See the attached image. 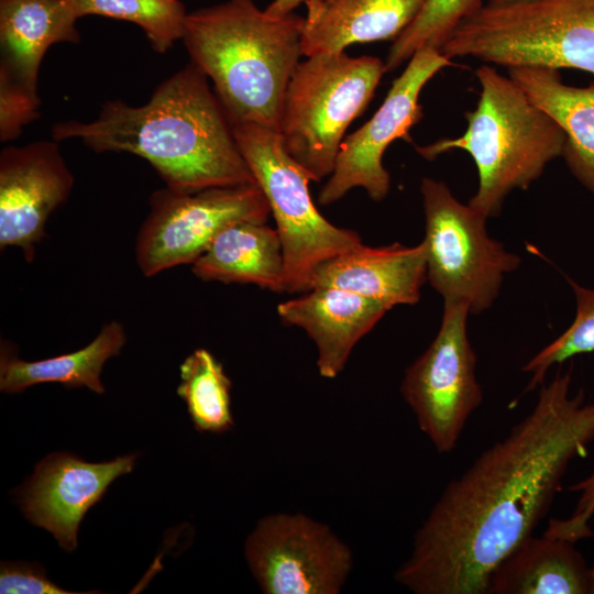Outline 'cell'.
Instances as JSON below:
<instances>
[{"mask_svg":"<svg viewBox=\"0 0 594 594\" xmlns=\"http://www.w3.org/2000/svg\"><path fill=\"white\" fill-rule=\"evenodd\" d=\"M572 369L541 385L532 409L448 483L395 581L417 594H486L494 569L549 510L572 460L594 441V402L571 395Z\"/></svg>","mask_w":594,"mask_h":594,"instance_id":"1","label":"cell"},{"mask_svg":"<svg viewBox=\"0 0 594 594\" xmlns=\"http://www.w3.org/2000/svg\"><path fill=\"white\" fill-rule=\"evenodd\" d=\"M207 78L190 62L161 82L145 105L108 101L91 122L56 123L53 140L78 139L97 153L140 156L177 191L253 183L232 124Z\"/></svg>","mask_w":594,"mask_h":594,"instance_id":"2","label":"cell"},{"mask_svg":"<svg viewBox=\"0 0 594 594\" xmlns=\"http://www.w3.org/2000/svg\"><path fill=\"white\" fill-rule=\"evenodd\" d=\"M305 18H274L253 0H228L188 13L190 62L211 79L231 124L279 131L286 88L302 55Z\"/></svg>","mask_w":594,"mask_h":594,"instance_id":"3","label":"cell"},{"mask_svg":"<svg viewBox=\"0 0 594 594\" xmlns=\"http://www.w3.org/2000/svg\"><path fill=\"white\" fill-rule=\"evenodd\" d=\"M475 76L480 98L465 113V132L419 146L417 152L429 161L452 150L469 153L479 173V187L469 205L488 219L501 213L513 190L529 188L562 155L565 135L509 76L488 64L480 66Z\"/></svg>","mask_w":594,"mask_h":594,"instance_id":"4","label":"cell"},{"mask_svg":"<svg viewBox=\"0 0 594 594\" xmlns=\"http://www.w3.org/2000/svg\"><path fill=\"white\" fill-rule=\"evenodd\" d=\"M440 52L509 68H572L594 75V0L486 3Z\"/></svg>","mask_w":594,"mask_h":594,"instance_id":"5","label":"cell"},{"mask_svg":"<svg viewBox=\"0 0 594 594\" xmlns=\"http://www.w3.org/2000/svg\"><path fill=\"white\" fill-rule=\"evenodd\" d=\"M384 62L323 52L299 62L285 91L279 133L287 152L315 182L330 176L345 131L369 106Z\"/></svg>","mask_w":594,"mask_h":594,"instance_id":"6","label":"cell"},{"mask_svg":"<svg viewBox=\"0 0 594 594\" xmlns=\"http://www.w3.org/2000/svg\"><path fill=\"white\" fill-rule=\"evenodd\" d=\"M232 131L276 222L284 253L283 292L306 293L316 270L361 244V238L317 210L309 193L314 179L287 152L279 131L253 123H234Z\"/></svg>","mask_w":594,"mask_h":594,"instance_id":"7","label":"cell"},{"mask_svg":"<svg viewBox=\"0 0 594 594\" xmlns=\"http://www.w3.org/2000/svg\"><path fill=\"white\" fill-rule=\"evenodd\" d=\"M420 193L427 279L444 302L462 304L480 315L492 307L520 257L491 238L487 219L459 201L443 182L425 177Z\"/></svg>","mask_w":594,"mask_h":594,"instance_id":"8","label":"cell"},{"mask_svg":"<svg viewBox=\"0 0 594 594\" xmlns=\"http://www.w3.org/2000/svg\"><path fill=\"white\" fill-rule=\"evenodd\" d=\"M135 240L136 264L146 277L193 264L228 226L265 223L268 201L256 182L197 191L155 190Z\"/></svg>","mask_w":594,"mask_h":594,"instance_id":"9","label":"cell"},{"mask_svg":"<svg viewBox=\"0 0 594 594\" xmlns=\"http://www.w3.org/2000/svg\"><path fill=\"white\" fill-rule=\"evenodd\" d=\"M469 309L444 302L439 331L405 371L400 393L439 453L452 451L483 402L476 354L468 337Z\"/></svg>","mask_w":594,"mask_h":594,"instance_id":"10","label":"cell"},{"mask_svg":"<svg viewBox=\"0 0 594 594\" xmlns=\"http://www.w3.org/2000/svg\"><path fill=\"white\" fill-rule=\"evenodd\" d=\"M244 556L265 594H338L353 566L350 547L329 526L304 514L261 518Z\"/></svg>","mask_w":594,"mask_h":594,"instance_id":"11","label":"cell"},{"mask_svg":"<svg viewBox=\"0 0 594 594\" xmlns=\"http://www.w3.org/2000/svg\"><path fill=\"white\" fill-rule=\"evenodd\" d=\"M454 65L435 48L415 53L397 77L373 117L341 143L334 168L318 195L321 205L341 199L355 187L374 201H382L391 189V176L383 155L397 139L411 142L410 129L422 118L421 90L441 69Z\"/></svg>","mask_w":594,"mask_h":594,"instance_id":"12","label":"cell"},{"mask_svg":"<svg viewBox=\"0 0 594 594\" xmlns=\"http://www.w3.org/2000/svg\"><path fill=\"white\" fill-rule=\"evenodd\" d=\"M74 183L56 141L6 146L0 153V249L18 248L32 263L51 213L67 200Z\"/></svg>","mask_w":594,"mask_h":594,"instance_id":"13","label":"cell"},{"mask_svg":"<svg viewBox=\"0 0 594 594\" xmlns=\"http://www.w3.org/2000/svg\"><path fill=\"white\" fill-rule=\"evenodd\" d=\"M135 458L130 454L90 463L68 452L48 454L18 493L24 517L73 552L81 519L117 477L133 470Z\"/></svg>","mask_w":594,"mask_h":594,"instance_id":"14","label":"cell"},{"mask_svg":"<svg viewBox=\"0 0 594 594\" xmlns=\"http://www.w3.org/2000/svg\"><path fill=\"white\" fill-rule=\"evenodd\" d=\"M388 311L382 304L338 287H317L278 304L286 324L304 329L318 350L317 367L322 377L334 378L352 349Z\"/></svg>","mask_w":594,"mask_h":594,"instance_id":"15","label":"cell"},{"mask_svg":"<svg viewBox=\"0 0 594 594\" xmlns=\"http://www.w3.org/2000/svg\"><path fill=\"white\" fill-rule=\"evenodd\" d=\"M427 279L425 245L398 242L367 246L363 243L322 263L315 272L311 289L338 287L375 300L388 310L415 305Z\"/></svg>","mask_w":594,"mask_h":594,"instance_id":"16","label":"cell"},{"mask_svg":"<svg viewBox=\"0 0 594 594\" xmlns=\"http://www.w3.org/2000/svg\"><path fill=\"white\" fill-rule=\"evenodd\" d=\"M426 0H331L308 3L301 51L310 56L342 52L354 43L395 41Z\"/></svg>","mask_w":594,"mask_h":594,"instance_id":"17","label":"cell"},{"mask_svg":"<svg viewBox=\"0 0 594 594\" xmlns=\"http://www.w3.org/2000/svg\"><path fill=\"white\" fill-rule=\"evenodd\" d=\"M78 18L66 0H0V67L33 92L46 51L78 43Z\"/></svg>","mask_w":594,"mask_h":594,"instance_id":"18","label":"cell"},{"mask_svg":"<svg viewBox=\"0 0 594 594\" xmlns=\"http://www.w3.org/2000/svg\"><path fill=\"white\" fill-rule=\"evenodd\" d=\"M574 544L531 535L494 569L486 594H591V568Z\"/></svg>","mask_w":594,"mask_h":594,"instance_id":"19","label":"cell"},{"mask_svg":"<svg viewBox=\"0 0 594 594\" xmlns=\"http://www.w3.org/2000/svg\"><path fill=\"white\" fill-rule=\"evenodd\" d=\"M509 77L562 129V151L571 173L594 195V85L574 87L558 69L515 67Z\"/></svg>","mask_w":594,"mask_h":594,"instance_id":"20","label":"cell"},{"mask_svg":"<svg viewBox=\"0 0 594 594\" xmlns=\"http://www.w3.org/2000/svg\"><path fill=\"white\" fill-rule=\"evenodd\" d=\"M205 282L253 284L283 292L284 253L276 228L239 221L223 229L191 264Z\"/></svg>","mask_w":594,"mask_h":594,"instance_id":"21","label":"cell"},{"mask_svg":"<svg viewBox=\"0 0 594 594\" xmlns=\"http://www.w3.org/2000/svg\"><path fill=\"white\" fill-rule=\"evenodd\" d=\"M127 342L124 327L117 320L105 323L97 337L86 346L62 355L38 361L19 358L11 342L0 348V391L18 394L36 384L59 383L67 388L87 387L103 394L100 380L105 363L119 355Z\"/></svg>","mask_w":594,"mask_h":594,"instance_id":"22","label":"cell"},{"mask_svg":"<svg viewBox=\"0 0 594 594\" xmlns=\"http://www.w3.org/2000/svg\"><path fill=\"white\" fill-rule=\"evenodd\" d=\"M179 372L177 395L186 403L195 429L210 433L231 430L232 382L215 355L207 349H196L180 364Z\"/></svg>","mask_w":594,"mask_h":594,"instance_id":"23","label":"cell"},{"mask_svg":"<svg viewBox=\"0 0 594 594\" xmlns=\"http://www.w3.org/2000/svg\"><path fill=\"white\" fill-rule=\"evenodd\" d=\"M75 15H101L132 22L152 48L165 53L183 40L188 13L179 0H66Z\"/></svg>","mask_w":594,"mask_h":594,"instance_id":"24","label":"cell"},{"mask_svg":"<svg viewBox=\"0 0 594 594\" xmlns=\"http://www.w3.org/2000/svg\"><path fill=\"white\" fill-rule=\"evenodd\" d=\"M484 4L483 0H426L415 21L393 41L384 62L386 73L422 48L440 51L453 31Z\"/></svg>","mask_w":594,"mask_h":594,"instance_id":"25","label":"cell"},{"mask_svg":"<svg viewBox=\"0 0 594 594\" xmlns=\"http://www.w3.org/2000/svg\"><path fill=\"white\" fill-rule=\"evenodd\" d=\"M576 300V314L570 327L536 353L522 371L531 375L526 386L530 392L543 384L547 372L556 364L575 355L594 351V289L586 288L566 277Z\"/></svg>","mask_w":594,"mask_h":594,"instance_id":"26","label":"cell"},{"mask_svg":"<svg viewBox=\"0 0 594 594\" xmlns=\"http://www.w3.org/2000/svg\"><path fill=\"white\" fill-rule=\"evenodd\" d=\"M40 97L0 67V140H15L41 113Z\"/></svg>","mask_w":594,"mask_h":594,"instance_id":"27","label":"cell"},{"mask_svg":"<svg viewBox=\"0 0 594 594\" xmlns=\"http://www.w3.org/2000/svg\"><path fill=\"white\" fill-rule=\"evenodd\" d=\"M569 490L579 495L573 513L566 518L550 519L544 534L576 543L593 536L590 521L594 515V472Z\"/></svg>","mask_w":594,"mask_h":594,"instance_id":"28","label":"cell"},{"mask_svg":"<svg viewBox=\"0 0 594 594\" xmlns=\"http://www.w3.org/2000/svg\"><path fill=\"white\" fill-rule=\"evenodd\" d=\"M1 594H74L53 583L38 563L2 562Z\"/></svg>","mask_w":594,"mask_h":594,"instance_id":"29","label":"cell"},{"mask_svg":"<svg viewBox=\"0 0 594 594\" xmlns=\"http://www.w3.org/2000/svg\"><path fill=\"white\" fill-rule=\"evenodd\" d=\"M331 0H273L264 11L274 18L285 16L290 14L298 8L300 4H308L315 2H328Z\"/></svg>","mask_w":594,"mask_h":594,"instance_id":"30","label":"cell"},{"mask_svg":"<svg viewBox=\"0 0 594 594\" xmlns=\"http://www.w3.org/2000/svg\"><path fill=\"white\" fill-rule=\"evenodd\" d=\"M591 568V594H594V563Z\"/></svg>","mask_w":594,"mask_h":594,"instance_id":"31","label":"cell"},{"mask_svg":"<svg viewBox=\"0 0 594 594\" xmlns=\"http://www.w3.org/2000/svg\"><path fill=\"white\" fill-rule=\"evenodd\" d=\"M510 1H515V0H486V3H505V2H510Z\"/></svg>","mask_w":594,"mask_h":594,"instance_id":"32","label":"cell"}]
</instances>
